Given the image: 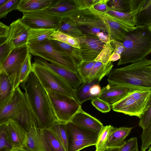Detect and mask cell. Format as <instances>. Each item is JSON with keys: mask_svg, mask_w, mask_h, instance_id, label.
<instances>
[{"mask_svg": "<svg viewBox=\"0 0 151 151\" xmlns=\"http://www.w3.org/2000/svg\"><path fill=\"white\" fill-rule=\"evenodd\" d=\"M109 84L135 89H151V60L145 58L114 68L109 74Z\"/></svg>", "mask_w": 151, "mask_h": 151, "instance_id": "obj_2", "label": "cell"}, {"mask_svg": "<svg viewBox=\"0 0 151 151\" xmlns=\"http://www.w3.org/2000/svg\"><path fill=\"white\" fill-rule=\"evenodd\" d=\"M49 40L56 49L68 55L74 60L77 65L82 61L79 48L56 40Z\"/></svg>", "mask_w": 151, "mask_h": 151, "instance_id": "obj_28", "label": "cell"}, {"mask_svg": "<svg viewBox=\"0 0 151 151\" xmlns=\"http://www.w3.org/2000/svg\"><path fill=\"white\" fill-rule=\"evenodd\" d=\"M128 95L133 98L144 110L151 102V89H136Z\"/></svg>", "mask_w": 151, "mask_h": 151, "instance_id": "obj_31", "label": "cell"}, {"mask_svg": "<svg viewBox=\"0 0 151 151\" xmlns=\"http://www.w3.org/2000/svg\"><path fill=\"white\" fill-rule=\"evenodd\" d=\"M28 52L27 44L14 48L0 67V72L8 76L14 90L19 86L18 78L19 71Z\"/></svg>", "mask_w": 151, "mask_h": 151, "instance_id": "obj_9", "label": "cell"}, {"mask_svg": "<svg viewBox=\"0 0 151 151\" xmlns=\"http://www.w3.org/2000/svg\"><path fill=\"white\" fill-rule=\"evenodd\" d=\"M7 40V38L0 37V45L5 42Z\"/></svg>", "mask_w": 151, "mask_h": 151, "instance_id": "obj_56", "label": "cell"}, {"mask_svg": "<svg viewBox=\"0 0 151 151\" xmlns=\"http://www.w3.org/2000/svg\"><path fill=\"white\" fill-rule=\"evenodd\" d=\"M106 13L112 20L117 23L125 32H129L136 27V16L139 12L133 11L130 13L118 12L107 8Z\"/></svg>", "mask_w": 151, "mask_h": 151, "instance_id": "obj_17", "label": "cell"}, {"mask_svg": "<svg viewBox=\"0 0 151 151\" xmlns=\"http://www.w3.org/2000/svg\"><path fill=\"white\" fill-rule=\"evenodd\" d=\"M9 27L7 41L13 48L27 44L29 28L20 18L13 22Z\"/></svg>", "mask_w": 151, "mask_h": 151, "instance_id": "obj_14", "label": "cell"}, {"mask_svg": "<svg viewBox=\"0 0 151 151\" xmlns=\"http://www.w3.org/2000/svg\"><path fill=\"white\" fill-rule=\"evenodd\" d=\"M136 89L126 86L108 84L101 89L98 97L111 105Z\"/></svg>", "mask_w": 151, "mask_h": 151, "instance_id": "obj_15", "label": "cell"}, {"mask_svg": "<svg viewBox=\"0 0 151 151\" xmlns=\"http://www.w3.org/2000/svg\"><path fill=\"white\" fill-rule=\"evenodd\" d=\"M27 132L23 149L27 151H51L44 136L37 127H33Z\"/></svg>", "mask_w": 151, "mask_h": 151, "instance_id": "obj_16", "label": "cell"}, {"mask_svg": "<svg viewBox=\"0 0 151 151\" xmlns=\"http://www.w3.org/2000/svg\"><path fill=\"white\" fill-rule=\"evenodd\" d=\"M11 151H27L24 149H13Z\"/></svg>", "mask_w": 151, "mask_h": 151, "instance_id": "obj_58", "label": "cell"}, {"mask_svg": "<svg viewBox=\"0 0 151 151\" xmlns=\"http://www.w3.org/2000/svg\"><path fill=\"white\" fill-rule=\"evenodd\" d=\"M91 103L96 109L103 113H107L111 110V105L98 97L91 100Z\"/></svg>", "mask_w": 151, "mask_h": 151, "instance_id": "obj_46", "label": "cell"}, {"mask_svg": "<svg viewBox=\"0 0 151 151\" xmlns=\"http://www.w3.org/2000/svg\"><path fill=\"white\" fill-rule=\"evenodd\" d=\"M97 139L68 142V151H79L86 147L95 145Z\"/></svg>", "mask_w": 151, "mask_h": 151, "instance_id": "obj_39", "label": "cell"}, {"mask_svg": "<svg viewBox=\"0 0 151 151\" xmlns=\"http://www.w3.org/2000/svg\"><path fill=\"white\" fill-rule=\"evenodd\" d=\"M90 10L95 14L105 19L109 25L111 32V40H121L125 33L116 22L111 19L105 12L97 11L93 7L89 8Z\"/></svg>", "mask_w": 151, "mask_h": 151, "instance_id": "obj_25", "label": "cell"}, {"mask_svg": "<svg viewBox=\"0 0 151 151\" xmlns=\"http://www.w3.org/2000/svg\"><path fill=\"white\" fill-rule=\"evenodd\" d=\"M13 48L7 40L0 45V67Z\"/></svg>", "mask_w": 151, "mask_h": 151, "instance_id": "obj_47", "label": "cell"}, {"mask_svg": "<svg viewBox=\"0 0 151 151\" xmlns=\"http://www.w3.org/2000/svg\"><path fill=\"white\" fill-rule=\"evenodd\" d=\"M31 111L26 96L19 86L14 90L10 99L0 106V124L6 123L11 119L22 122Z\"/></svg>", "mask_w": 151, "mask_h": 151, "instance_id": "obj_5", "label": "cell"}, {"mask_svg": "<svg viewBox=\"0 0 151 151\" xmlns=\"http://www.w3.org/2000/svg\"><path fill=\"white\" fill-rule=\"evenodd\" d=\"M121 146L114 147H107L103 151H119Z\"/></svg>", "mask_w": 151, "mask_h": 151, "instance_id": "obj_55", "label": "cell"}, {"mask_svg": "<svg viewBox=\"0 0 151 151\" xmlns=\"http://www.w3.org/2000/svg\"><path fill=\"white\" fill-rule=\"evenodd\" d=\"M57 30L76 38L84 35L78 25L72 22L65 19H61Z\"/></svg>", "mask_w": 151, "mask_h": 151, "instance_id": "obj_30", "label": "cell"}, {"mask_svg": "<svg viewBox=\"0 0 151 151\" xmlns=\"http://www.w3.org/2000/svg\"><path fill=\"white\" fill-rule=\"evenodd\" d=\"M31 59V54L29 51L19 71L18 78L19 86L27 79L32 71Z\"/></svg>", "mask_w": 151, "mask_h": 151, "instance_id": "obj_37", "label": "cell"}, {"mask_svg": "<svg viewBox=\"0 0 151 151\" xmlns=\"http://www.w3.org/2000/svg\"><path fill=\"white\" fill-rule=\"evenodd\" d=\"M114 127L111 125L104 126L98 134L95 145L96 151H103L107 147L110 134Z\"/></svg>", "mask_w": 151, "mask_h": 151, "instance_id": "obj_34", "label": "cell"}, {"mask_svg": "<svg viewBox=\"0 0 151 151\" xmlns=\"http://www.w3.org/2000/svg\"><path fill=\"white\" fill-rule=\"evenodd\" d=\"M6 123L0 124V151H11L13 149L6 136Z\"/></svg>", "mask_w": 151, "mask_h": 151, "instance_id": "obj_41", "label": "cell"}, {"mask_svg": "<svg viewBox=\"0 0 151 151\" xmlns=\"http://www.w3.org/2000/svg\"><path fill=\"white\" fill-rule=\"evenodd\" d=\"M132 129V127H114L109 137L107 147H114L122 146Z\"/></svg>", "mask_w": 151, "mask_h": 151, "instance_id": "obj_23", "label": "cell"}, {"mask_svg": "<svg viewBox=\"0 0 151 151\" xmlns=\"http://www.w3.org/2000/svg\"><path fill=\"white\" fill-rule=\"evenodd\" d=\"M8 0H0V7L5 3Z\"/></svg>", "mask_w": 151, "mask_h": 151, "instance_id": "obj_57", "label": "cell"}, {"mask_svg": "<svg viewBox=\"0 0 151 151\" xmlns=\"http://www.w3.org/2000/svg\"><path fill=\"white\" fill-rule=\"evenodd\" d=\"M66 124L57 122L49 129L62 144L66 151H68V134Z\"/></svg>", "mask_w": 151, "mask_h": 151, "instance_id": "obj_29", "label": "cell"}, {"mask_svg": "<svg viewBox=\"0 0 151 151\" xmlns=\"http://www.w3.org/2000/svg\"><path fill=\"white\" fill-rule=\"evenodd\" d=\"M142 145L141 151L146 150L150 147L151 144V125L147 128L143 129L142 133L141 135Z\"/></svg>", "mask_w": 151, "mask_h": 151, "instance_id": "obj_45", "label": "cell"}, {"mask_svg": "<svg viewBox=\"0 0 151 151\" xmlns=\"http://www.w3.org/2000/svg\"><path fill=\"white\" fill-rule=\"evenodd\" d=\"M107 8L112 10L124 13H128L129 0H109L107 4Z\"/></svg>", "mask_w": 151, "mask_h": 151, "instance_id": "obj_40", "label": "cell"}, {"mask_svg": "<svg viewBox=\"0 0 151 151\" xmlns=\"http://www.w3.org/2000/svg\"><path fill=\"white\" fill-rule=\"evenodd\" d=\"M151 27L136 26L125 32L120 41L124 50L117 65L126 64L145 58L151 52Z\"/></svg>", "mask_w": 151, "mask_h": 151, "instance_id": "obj_3", "label": "cell"}, {"mask_svg": "<svg viewBox=\"0 0 151 151\" xmlns=\"http://www.w3.org/2000/svg\"><path fill=\"white\" fill-rule=\"evenodd\" d=\"M48 40H56L80 49L79 41L76 37L56 30Z\"/></svg>", "mask_w": 151, "mask_h": 151, "instance_id": "obj_36", "label": "cell"}, {"mask_svg": "<svg viewBox=\"0 0 151 151\" xmlns=\"http://www.w3.org/2000/svg\"><path fill=\"white\" fill-rule=\"evenodd\" d=\"M121 58V55L112 52L110 56L109 61L111 62H114L119 60Z\"/></svg>", "mask_w": 151, "mask_h": 151, "instance_id": "obj_54", "label": "cell"}, {"mask_svg": "<svg viewBox=\"0 0 151 151\" xmlns=\"http://www.w3.org/2000/svg\"><path fill=\"white\" fill-rule=\"evenodd\" d=\"M51 151H66L49 128L40 129Z\"/></svg>", "mask_w": 151, "mask_h": 151, "instance_id": "obj_35", "label": "cell"}, {"mask_svg": "<svg viewBox=\"0 0 151 151\" xmlns=\"http://www.w3.org/2000/svg\"><path fill=\"white\" fill-rule=\"evenodd\" d=\"M66 124L68 142L97 138L99 134L97 133L83 128L70 122Z\"/></svg>", "mask_w": 151, "mask_h": 151, "instance_id": "obj_21", "label": "cell"}, {"mask_svg": "<svg viewBox=\"0 0 151 151\" xmlns=\"http://www.w3.org/2000/svg\"><path fill=\"white\" fill-rule=\"evenodd\" d=\"M100 0H75L78 9H82L93 7Z\"/></svg>", "mask_w": 151, "mask_h": 151, "instance_id": "obj_49", "label": "cell"}, {"mask_svg": "<svg viewBox=\"0 0 151 151\" xmlns=\"http://www.w3.org/2000/svg\"><path fill=\"white\" fill-rule=\"evenodd\" d=\"M32 71L45 90L74 98V89L63 79L50 69L35 61L32 64Z\"/></svg>", "mask_w": 151, "mask_h": 151, "instance_id": "obj_8", "label": "cell"}, {"mask_svg": "<svg viewBox=\"0 0 151 151\" xmlns=\"http://www.w3.org/2000/svg\"><path fill=\"white\" fill-rule=\"evenodd\" d=\"M6 132L7 139L13 149L24 148L27 132L18 121L9 120L6 124Z\"/></svg>", "mask_w": 151, "mask_h": 151, "instance_id": "obj_12", "label": "cell"}, {"mask_svg": "<svg viewBox=\"0 0 151 151\" xmlns=\"http://www.w3.org/2000/svg\"><path fill=\"white\" fill-rule=\"evenodd\" d=\"M110 43L114 50L113 52L121 55L124 50V47L122 43L116 40H112Z\"/></svg>", "mask_w": 151, "mask_h": 151, "instance_id": "obj_50", "label": "cell"}, {"mask_svg": "<svg viewBox=\"0 0 151 151\" xmlns=\"http://www.w3.org/2000/svg\"><path fill=\"white\" fill-rule=\"evenodd\" d=\"M57 0H20L17 9L24 13L44 10L52 6Z\"/></svg>", "mask_w": 151, "mask_h": 151, "instance_id": "obj_20", "label": "cell"}, {"mask_svg": "<svg viewBox=\"0 0 151 151\" xmlns=\"http://www.w3.org/2000/svg\"><path fill=\"white\" fill-rule=\"evenodd\" d=\"M35 61L45 66L57 74L65 81L73 89L78 88L83 81L77 72H74L66 68L57 65L37 57Z\"/></svg>", "mask_w": 151, "mask_h": 151, "instance_id": "obj_13", "label": "cell"}, {"mask_svg": "<svg viewBox=\"0 0 151 151\" xmlns=\"http://www.w3.org/2000/svg\"><path fill=\"white\" fill-rule=\"evenodd\" d=\"M19 0H8L0 7V18H5L8 14L12 10L17 9Z\"/></svg>", "mask_w": 151, "mask_h": 151, "instance_id": "obj_44", "label": "cell"}, {"mask_svg": "<svg viewBox=\"0 0 151 151\" xmlns=\"http://www.w3.org/2000/svg\"><path fill=\"white\" fill-rule=\"evenodd\" d=\"M110 42V41L105 44L95 61H100L103 64H105L107 62L110 56L114 50L111 45Z\"/></svg>", "mask_w": 151, "mask_h": 151, "instance_id": "obj_42", "label": "cell"}, {"mask_svg": "<svg viewBox=\"0 0 151 151\" xmlns=\"http://www.w3.org/2000/svg\"><path fill=\"white\" fill-rule=\"evenodd\" d=\"M113 65L112 62L108 61L105 64L99 61H95L88 77V81L96 76L104 77L108 75L112 70Z\"/></svg>", "mask_w": 151, "mask_h": 151, "instance_id": "obj_32", "label": "cell"}, {"mask_svg": "<svg viewBox=\"0 0 151 151\" xmlns=\"http://www.w3.org/2000/svg\"><path fill=\"white\" fill-rule=\"evenodd\" d=\"M151 0H147L142 9L136 16V26L151 27Z\"/></svg>", "mask_w": 151, "mask_h": 151, "instance_id": "obj_33", "label": "cell"}, {"mask_svg": "<svg viewBox=\"0 0 151 151\" xmlns=\"http://www.w3.org/2000/svg\"><path fill=\"white\" fill-rule=\"evenodd\" d=\"M109 0H100L93 7L99 11L105 12L107 10V4Z\"/></svg>", "mask_w": 151, "mask_h": 151, "instance_id": "obj_51", "label": "cell"}, {"mask_svg": "<svg viewBox=\"0 0 151 151\" xmlns=\"http://www.w3.org/2000/svg\"><path fill=\"white\" fill-rule=\"evenodd\" d=\"M45 90L58 122L65 123L70 122L82 108L81 105L74 98L50 90Z\"/></svg>", "mask_w": 151, "mask_h": 151, "instance_id": "obj_7", "label": "cell"}, {"mask_svg": "<svg viewBox=\"0 0 151 151\" xmlns=\"http://www.w3.org/2000/svg\"><path fill=\"white\" fill-rule=\"evenodd\" d=\"M27 45L29 51L31 55L54 64L77 72V65L74 60L67 53L56 49L49 40Z\"/></svg>", "mask_w": 151, "mask_h": 151, "instance_id": "obj_6", "label": "cell"}, {"mask_svg": "<svg viewBox=\"0 0 151 151\" xmlns=\"http://www.w3.org/2000/svg\"><path fill=\"white\" fill-rule=\"evenodd\" d=\"M119 151H139L137 138L134 137L125 141Z\"/></svg>", "mask_w": 151, "mask_h": 151, "instance_id": "obj_48", "label": "cell"}, {"mask_svg": "<svg viewBox=\"0 0 151 151\" xmlns=\"http://www.w3.org/2000/svg\"><path fill=\"white\" fill-rule=\"evenodd\" d=\"M56 30L45 28H29L27 45L37 43L49 39Z\"/></svg>", "mask_w": 151, "mask_h": 151, "instance_id": "obj_27", "label": "cell"}, {"mask_svg": "<svg viewBox=\"0 0 151 151\" xmlns=\"http://www.w3.org/2000/svg\"><path fill=\"white\" fill-rule=\"evenodd\" d=\"M9 31V26L0 22V37L7 38Z\"/></svg>", "mask_w": 151, "mask_h": 151, "instance_id": "obj_53", "label": "cell"}, {"mask_svg": "<svg viewBox=\"0 0 151 151\" xmlns=\"http://www.w3.org/2000/svg\"><path fill=\"white\" fill-rule=\"evenodd\" d=\"M95 61H82L77 66V72L83 81H86Z\"/></svg>", "mask_w": 151, "mask_h": 151, "instance_id": "obj_38", "label": "cell"}, {"mask_svg": "<svg viewBox=\"0 0 151 151\" xmlns=\"http://www.w3.org/2000/svg\"><path fill=\"white\" fill-rule=\"evenodd\" d=\"M149 150L147 151H151V146L149 148Z\"/></svg>", "mask_w": 151, "mask_h": 151, "instance_id": "obj_59", "label": "cell"}, {"mask_svg": "<svg viewBox=\"0 0 151 151\" xmlns=\"http://www.w3.org/2000/svg\"><path fill=\"white\" fill-rule=\"evenodd\" d=\"M61 17V19L72 22L79 27L83 35L96 36L100 32L108 35L112 40L110 28L103 18L94 14L89 8L76 10Z\"/></svg>", "mask_w": 151, "mask_h": 151, "instance_id": "obj_4", "label": "cell"}, {"mask_svg": "<svg viewBox=\"0 0 151 151\" xmlns=\"http://www.w3.org/2000/svg\"><path fill=\"white\" fill-rule=\"evenodd\" d=\"M103 77L96 76L83 83L81 86L74 89V98L81 105L86 101L92 100L90 93L91 88L94 84H99Z\"/></svg>", "mask_w": 151, "mask_h": 151, "instance_id": "obj_22", "label": "cell"}, {"mask_svg": "<svg viewBox=\"0 0 151 151\" xmlns=\"http://www.w3.org/2000/svg\"><path fill=\"white\" fill-rule=\"evenodd\" d=\"M78 9L75 0H57L52 6L44 10L61 16Z\"/></svg>", "mask_w": 151, "mask_h": 151, "instance_id": "obj_24", "label": "cell"}, {"mask_svg": "<svg viewBox=\"0 0 151 151\" xmlns=\"http://www.w3.org/2000/svg\"><path fill=\"white\" fill-rule=\"evenodd\" d=\"M70 122L83 128L98 134L104 126L99 120L83 111L82 108L73 117Z\"/></svg>", "mask_w": 151, "mask_h": 151, "instance_id": "obj_18", "label": "cell"}, {"mask_svg": "<svg viewBox=\"0 0 151 151\" xmlns=\"http://www.w3.org/2000/svg\"><path fill=\"white\" fill-rule=\"evenodd\" d=\"M111 106L112 110L115 111L139 118L145 110L128 95Z\"/></svg>", "mask_w": 151, "mask_h": 151, "instance_id": "obj_19", "label": "cell"}, {"mask_svg": "<svg viewBox=\"0 0 151 151\" xmlns=\"http://www.w3.org/2000/svg\"><path fill=\"white\" fill-rule=\"evenodd\" d=\"M14 90L13 85L8 76L0 72V106L10 99Z\"/></svg>", "mask_w": 151, "mask_h": 151, "instance_id": "obj_26", "label": "cell"}, {"mask_svg": "<svg viewBox=\"0 0 151 151\" xmlns=\"http://www.w3.org/2000/svg\"><path fill=\"white\" fill-rule=\"evenodd\" d=\"M20 85L25 91L24 93L36 117L39 129L49 128L58 122L46 91L33 71Z\"/></svg>", "mask_w": 151, "mask_h": 151, "instance_id": "obj_1", "label": "cell"}, {"mask_svg": "<svg viewBox=\"0 0 151 151\" xmlns=\"http://www.w3.org/2000/svg\"><path fill=\"white\" fill-rule=\"evenodd\" d=\"M139 118V125L143 129L151 125V102L148 104Z\"/></svg>", "mask_w": 151, "mask_h": 151, "instance_id": "obj_43", "label": "cell"}, {"mask_svg": "<svg viewBox=\"0 0 151 151\" xmlns=\"http://www.w3.org/2000/svg\"><path fill=\"white\" fill-rule=\"evenodd\" d=\"M23 13L20 19L30 29L45 28L57 30L61 20L60 16L45 10Z\"/></svg>", "mask_w": 151, "mask_h": 151, "instance_id": "obj_10", "label": "cell"}, {"mask_svg": "<svg viewBox=\"0 0 151 151\" xmlns=\"http://www.w3.org/2000/svg\"><path fill=\"white\" fill-rule=\"evenodd\" d=\"M101 89L99 84H94L91 87L90 91V93L92 100L98 97Z\"/></svg>", "mask_w": 151, "mask_h": 151, "instance_id": "obj_52", "label": "cell"}, {"mask_svg": "<svg viewBox=\"0 0 151 151\" xmlns=\"http://www.w3.org/2000/svg\"><path fill=\"white\" fill-rule=\"evenodd\" d=\"M77 38L79 41V51L82 61L94 60L105 43L96 36L85 35Z\"/></svg>", "mask_w": 151, "mask_h": 151, "instance_id": "obj_11", "label": "cell"}]
</instances>
